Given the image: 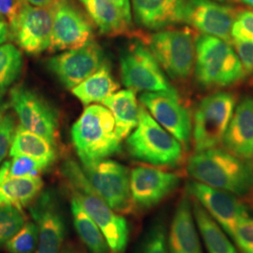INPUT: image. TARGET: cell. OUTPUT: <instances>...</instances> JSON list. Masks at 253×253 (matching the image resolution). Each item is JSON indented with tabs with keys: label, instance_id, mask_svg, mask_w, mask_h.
I'll return each mask as SVG.
<instances>
[{
	"label": "cell",
	"instance_id": "3957f363",
	"mask_svg": "<svg viewBox=\"0 0 253 253\" xmlns=\"http://www.w3.org/2000/svg\"><path fill=\"white\" fill-rule=\"evenodd\" d=\"M72 140L82 164L105 160L121 150L115 119L108 108L90 105L72 127Z\"/></svg>",
	"mask_w": 253,
	"mask_h": 253
},
{
	"label": "cell",
	"instance_id": "484cf974",
	"mask_svg": "<svg viewBox=\"0 0 253 253\" xmlns=\"http://www.w3.org/2000/svg\"><path fill=\"white\" fill-rule=\"evenodd\" d=\"M196 226L208 253H238L224 230L217 224L196 200H192Z\"/></svg>",
	"mask_w": 253,
	"mask_h": 253
},
{
	"label": "cell",
	"instance_id": "8fae6325",
	"mask_svg": "<svg viewBox=\"0 0 253 253\" xmlns=\"http://www.w3.org/2000/svg\"><path fill=\"white\" fill-rule=\"evenodd\" d=\"M140 101L152 118L171 133L184 149L190 147L192 119L176 92H144Z\"/></svg>",
	"mask_w": 253,
	"mask_h": 253
},
{
	"label": "cell",
	"instance_id": "7c38bea8",
	"mask_svg": "<svg viewBox=\"0 0 253 253\" xmlns=\"http://www.w3.org/2000/svg\"><path fill=\"white\" fill-rule=\"evenodd\" d=\"M187 193L196 200L231 237L237 224L251 216L247 206L235 195L224 190L194 180L187 184Z\"/></svg>",
	"mask_w": 253,
	"mask_h": 253
},
{
	"label": "cell",
	"instance_id": "44dd1931",
	"mask_svg": "<svg viewBox=\"0 0 253 253\" xmlns=\"http://www.w3.org/2000/svg\"><path fill=\"white\" fill-rule=\"evenodd\" d=\"M189 194L176 207L168 235L169 253H204Z\"/></svg>",
	"mask_w": 253,
	"mask_h": 253
},
{
	"label": "cell",
	"instance_id": "ab89813d",
	"mask_svg": "<svg viewBox=\"0 0 253 253\" xmlns=\"http://www.w3.org/2000/svg\"><path fill=\"white\" fill-rule=\"evenodd\" d=\"M10 30L6 21L0 16V45L9 40Z\"/></svg>",
	"mask_w": 253,
	"mask_h": 253
},
{
	"label": "cell",
	"instance_id": "f1b7e54d",
	"mask_svg": "<svg viewBox=\"0 0 253 253\" xmlns=\"http://www.w3.org/2000/svg\"><path fill=\"white\" fill-rule=\"evenodd\" d=\"M23 67V56L12 44L0 45V89L5 90L17 79Z\"/></svg>",
	"mask_w": 253,
	"mask_h": 253
},
{
	"label": "cell",
	"instance_id": "2e32d148",
	"mask_svg": "<svg viewBox=\"0 0 253 253\" xmlns=\"http://www.w3.org/2000/svg\"><path fill=\"white\" fill-rule=\"evenodd\" d=\"M180 176L150 166H137L129 174L134 208L150 209L168 197L180 184Z\"/></svg>",
	"mask_w": 253,
	"mask_h": 253
},
{
	"label": "cell",
	"instance_id": "4dcf8cb0",
	"mask_svg": "<svg viewBox=\"0 0 253 253\" xmlns=\"http://www.w3.org/2000/svg\"><path fill=\"white\" fill-rule=\"evenodd\" d=\"M26 223L20 209L0 207V246L6 244Z\"/></svg>",
	"mask_w": 253,
	"mask_h": 253
},
{
	"label": "cell",
	"instance_id": "277c9868",
	"mask_svg": "<svg viewBox=\"0 0 253 253\" xmlns=\"http://www.w3.org/2000/svg\"><path fill=\"white\" fill-rule=\"evenodd\" d=\"M194 73L200 85L208 89L231 86L246 76L231 43L208 35L195 40Z\"/></svg>",
	"mask_w": 253,
	"mask_h": 253
},
{
	"label": "cell",
	"instance_id": "f546056e",
	"mask_svg": "<svg viewBox=\"0 0 253 253\" xmlns=\"http://www.w3.org/2000/svg\"><path fill=\"white\" fill-rule=\"evenodd\" d=\"M39 242V229L36 223H25L6 243L9 253H33Z\"/></svg>",
	"mask_w": 253,
	"mask_h": 253
},
{
	"label": "cell",
	"instance_id": "74e56055",
	"mask_svg": "<svg viewBox=\"0 0 253 253\" xmlns=\"http://www.w3.org/2000/svg\"><path fill=\"white\" fill-rule=\"evenodd\" d=\"M22 4V0H0V16L7 20L9 28L14 25Z\"/></svg>",
	"mask_w": 253,
	"mask_h": 253
},
{
	"label": "cell",
	"instance_id": "4316f807",
	"mask_svg": "<svg viewBox=\"0 0 253 253\" xmlns=\"http://www.w3.org/2000/svg\"><path fill=\"white\" fill-rule=\"evenodd\" d=\"M118 87L108 65L103 64L96 73L73 88V94L84 105H88L92 102L103 101Z\"/></svg>",
	"mask_w": 253,
	"mask_h": 253
},
{
	"label": "cell",
	"instance_id": "836d02e7",
	"mask_svg": "<svg viewBox=\"0 0 253 253\" xmlns=\"http://www.w3.org/2000/svg\"><path fill=\"white\" fill-rule=\"evenodd\" d=\"M232 40L253 42V10H238L232 27Z\"/></svg>",
	"mask_w": 253,
	"mask_h": 253
},
{
	"label": "cell",
	"instance_id": "d590c367",
	"mask_svg": "<svg viewBox=\"0 0 253 253\" xmlns=\"http://www.w3.org/2000/svg\"><path fill=\"white\" fill-rule=\"evenodd\" d=\"M15 130V123L12 116L0 115V163L9 152Z\"/></svg>",
	"mask_w": 253,
	"mask_h": 253
},
{
	"label": "cell",
	"instance_id": "5bb4252c",
	"mask_svg": "<svg viewBox=\"0 0 253 253\" xmlns=\"http://www.w3.org/2000/svg\"><path fill=\"white\" fill-rule=\"evenodd\" d=\"M53 29L51 8H39L23 2L14 25L12 39L27 54H39L50 48Z\"/></svg>",
	"mask_w": 253,
	"mask_h": 253
},
{
	"label": "cell",
	"instance_id": "d4e9b609",
	"mask_svg": "<svg viewBox=\"0 0 253 253\" xmlns=\"http://www.w3.org/2000/svg\"><path fill=\"white\" fill-rule=\"evenodd\" d=\"M80 2L103 35L118 36L126 33L130 27L121 11L110 0H80Z\"/></svg>",
	"mask_w": 253,
	"mask_h": 253
},
{
	"label": "cell",
	"instance_id": "6da1fadb",
	"mask_svg": "<svg viewBox=\"0 0 253 253\" xmlns=\"http://www.w3.org/2000/svg\"><path fill=\"white\" fill-rule=\"evenodd\" d=\"M187 170L194 180L235 196H245L253 190V163L226 149L195 152L188 160Z\"/></svg>",
	"mask_w": 253,
	"mask_h": 253
},
{
	"label": "cell",
	"instance_id": "ee69618b",
	"mask_svg": "<svg viewBox=\"0 0 253 253\" xmlns=\"http://www.w3.org/2000/svg\"><path fill=\"white\" fill-rule=\"evenodd\" d=\"M239 1H241V2L245 3L246 5H249V6L253 8V0H239Z\"/></svg>",
	"mask_w": 253,
	"mask_h": 253
},
{
	"label": "cell",
	"instance_id": "60d3db41",
	"mask_svg": "<svg viewBox=\"0 0 253 253\" xmlns=\"http://www.w3.org/2000/svg\"><path fill=\"white\" fill-rule=\"evenodd\" d=\"M22 1L31 6L39 7V8H51L56 2V0H22Z\"/></svg>",
	"mask_w": 253,
	"mask_h": 253
},
{
	"label": "cell",
	"instance_id": "f6af8a7d",
	"mask_svg": "<svg viewBox=\"0 0 253 253\" xmlns=\"http://www.w3.org/2000/svg\"><path fill=\"white\" fill-rule=\"evenodd\" d=\"M3 93H4V90H2V89H0V103H1V99H2V95H3ZM2 114V112L0 111V115Z\"/></svg>",
	"mask_w": 253,
	"mask_h": 253
},
{
	"label": "cell",
	"instance_id": "7bdbcfd3",
	"mask_svg": "<svg viewBox=\"0 0 253 253\" xmlns=\"http://www.w3.org/2000/svg\"><path fill=\"white\" fill-rule=\"evenodd\" d=\"M214 1H216V2H218V3H226V4H232V3H235L236 2L237 0H214Z\"/></svg>",
	"mask_w": 253,
	"mask_h": 253
},
{
	"label": "cell",
	"instance_id": "d6986e66",
	"mask_svg": "<svg viewBox=\"0 0 253 253\" xmlns=\"http://www.w3.org/2000/svg\"><path fill=\"white\" fill-rule=\"evenodd\" d=\"M187 0H131L136 23L148 30H163L184 22Z\"/></svg>",
	"mask_w": 253,
	"mask_h": 253
},
{
	"label": "cell",
	"instance_id": "e0dca14e",
	"mask_svg": "<svg viewBox=\"0 0 253 253\" xmlns=\"http://www.w3.org/2000/svg\"><path fill=\"white\" fill-rule=\"evenodd\" d=\"M238 9L214 0H187L184 22L204 35L232 42V27Z\"/></svg>",
	"mask_w": 253,
	"mask_h": 253
},
{
	"label": "cell",
	"instance_id": "52a82bcc",
	"mask_svg": "<svg viewBox=\"0 0 253 253\" xmlns=\"http://www.w3.org/2000/svg\"><path fill=\"white\" fill-rule=\"evenodd\" d=\"M148 49L173 80H187L194 69L195 40L189 28L163 29L149 37Z\"/></svg>",
	"mask_w": 253,
	"mask_h": 253
},
{
	"label": "cell",
	"instance_id": "83f0119b",
	"mask_svg": "<svg viewBox=\"0 0 253 253\" xmlns=\"http://www.w3.org/2000/svg\"><path fill=\"white\" fill-rule=\"evenodd\" d=\"M73 225L82 242L90 253H111L107 241L99 226L82 208L76 199L72 197Z\"/></svg>",
	"mask_w": 253,
	"mask_h": 253
},
{
	"label": "cell",
	"instance_id": "f35d334b",
	"mask_svg": "<svg viewBox=\"0 0 253 253\" xmlns=\"http://www.w3.org/2000/svg\"><path fill=\"white\" fill-rule=\"evenodd\" d=\"M110 1L121 11V13L127 21V23L131 24L130 0H110Z\"/></svg>",
	"mask_w": 253,
	"mask_h": 253
},
{
	"label": "cell",
	"instance_id": "d6a6232c",
	"mask_svg": "<svg viewBox=\"0 0 253 253\" xmlns=\"http://www.w3.org/2000/svg\"><path fill=\"white\" fill-rule=\"evenodd\" d=\"M140 253H169L166 230L163 223H156L149 229Z\"/></svg>",
	"mask_w": 253,
	"mask_h": 253
},
{
	"label": "cell",
	"instance_id": "9c48e42d",
	"mask_svg": "<svg viewBox=\"0 0 253 253\" xmlns=\"http://www.w3.org/2000/svg\"><path fill=\"white\" fill-rule=\"evenodd\" d=\"M83 171L91 186L110 208L120 214H128L134 208L126 166L111 160H101L83 165Z\"/></svg>",
	"mask_w": 253,
	"mask_h": 253
},
{
	"label": "cell",
	"instance_id": "603a6c76",
	"mask_svg": "<svg viewBox=\"0 0 253 253\" xmlns=\"http://www.w3.org/2000/svg\"><path fill=\"white\" fill-rule=\"evenodd\" d=\"M102 103L112 113L118 135L123 140L129 135L139 122L140 106L136 99V91L120 90L109 96Z\"/></svg>",
	"mask_w": 253,
	"mask_h": 253
},
{
	"label": "cell",
	"instance_id": "9a60e30c",
	"mask_svg": "<svg viewBox=\"0 0 253 253\" xmlns=\"http://www.w3.org/2000/svg\"><path fill=\"white\" fill-rule=\"evenodd\" d=\"M51 9L52 51L74 50L90 42L93 39L90 23L70 0H56Z\"/></svg>",
	"mask_w": 253,
	"mask_h": 253
},
{
	"label": "cell",
	"instance_id": "30bf717a",
	"mask_svg": "<svg viewBox=\"0 0 253 253\" xmlns=\"http://www.w3.org/2000/svg\"><path fill=\"white\" fill-rule=\"evenodd\" d=\"M10 104L18 116L21 126L56 146L58 116L47 100L34 91L16 86L10 90Z\"/></svg>",
	"mask_w": 253,
	"mask_h": 253
},
{
	"label": "cell",
	"instance_id": "b9f144b4",
	"mask_svg": "<svg viewBox=\"0 0 253 253\" xmlns=\"http://www.w3.org/2000/svg\"><path fill=\"white\" fill-rule=\"evenodd\" d=\"M60 253H77L76 251H74L73 249H71V248H66V249H64L62 250Z\"/></svg>",
	"mask_w": 253,
	"mask_h": 253
},
{
	"label": "cell",
	"instance_id": "e575fe53",
	"mask_svg": "<svg viewBox=\"0 0 253 253\" xmlns=\"http://www.w3.org/2000/svg\"><path fill=\"white\" fill-rule=\"evenodd\" d=\"M232 238L242 253H253V217H245L237 226Z\"/></svg>",
	"mask_w": 253,
	"mask_h": 253
},
{
	"label": "cell",
	"instance_id": "ffe728a7",
	"mask_svg": "<svg viewBox=\"0 0 253 253\" xmlns=\"http://www.w3.org/2000/svg\"><path fill=\"white\" fill-rule=\"evenodd\" d=\"M222 144L227 151L246 161L253 158V98L246 97L235 108Z\"/></svg>",
	"mask_w": 253,
	"mask_h": 253
},
{
	"label": "cell",
	"instance_id": "8d00e7d4",
	"mask_svg": "<svg viewBox=\"0 0 253 253\" xmlns=\"http://www.w3.org/2000/svg\"><path fill=\"white\" fill-rule=\"evenodd\" d=\"M231 43L234 45L246 74H253V42L232 40Z\"/></svg>",
	"mask_w": 253,
	"mask_h": 253
},
{
	"label": "cell",
	"instance_id": "4fadbf2b",
	"mask_svg": "<svg viewBox=\"0 0 253 253\" xmlns=\"http://www.w3.org/2000/svg\"><path fill=\"white\" fill-rule=\"evenodd\" d=\"M103 62L104 54L101 47L91 41L78 49L51 57L46 65L65 87L73 89L96 73Z\"/></svg>",
	"mask_w": 253,
	"mask_h": 253
},
{
	"label": "cell",
	"instance_id": "ba28073f",
	"mask_svg": "<svg viewBox=\"0 0 253 253\" xmlns=\"http://www.w3.org/2000/svg\"><path fill=\"white\" fill-rule=\"evenodd\" d=\"M123 84L129 89L145 92H176L148 47L135 41L120 54Z\"/></svg>",
	"mask_w": 253,
	"mask_h": 253
},
{
	"label": "cell",
	"instance_id": "5b68a950",
	"mask_svg": "<svg viewBox=\"0 0 253 253\" xmlns=\"http://www.w3.org/2000/svg\"><path fill=\"white\" fill-rule=\"evenodd\" d=\"M126 145L130 157L153 166L175 167L183 160L184 147L143 105L138 125L126 137Z\"/></svg>",
	"mask_w": 253,
	"mask_h": 253
},
{
	"label": "cell",
	"instance_id": "cb8c5ba5",
	"mask_svg": "<svg viewBox=\"0 0 253 253\" xmlns=\"http://www.w3.org/2000/svg\"><path fill=\"white\" fill-rule=\"evenodd\" d=\"M55 147L42 136L35 134L20 125L14 130L9 156H27L51 166L57 157Z\"/></svg>",
	"mask_w": 253,
	"mask_h": 253
},
{
	"label": "cell",
	"instance_id": "8992f818",
	"mask_svg": "<svg viewBox=\"0 0 253 253\" xmlns=\"http://www.w3.org/2000/svg\"><path fill=\"white\" fill-rule=\"evenodd\" d=\"M236 98L233 93L218 91L201 100L192 120L195 152L217 147L222 143L233 117Z\"/></svg>",
	"mask_w": 253,
	"mask_h": 253
},
{
	"label": "cell",
	"instance_id": "ac0fdd59",
	"mask_svg": "<svg viewBox=\"0 0 253 253\" xmlns=\"http://www.w3.org/2000/svg\"><path fill=\"white\" fill-rule=\"evenodd\" d=\"M31 216L39 229L36 253H59L63 244L65 222L54 193L39 194L30 208Z\"/></svg>",
	"mask_w": 253,
	"mask_h": 253
},
{
	"label": "cell",
	"instance_id": "1f68e13d",
	"mask_svg": "<svg viewBox=\"0 0 253 253\" xmlns=\"http://www.w3.org/2000/svg\"><path fill=\"white\" fill-rule=\"evenodd\" d=\"M49 167L45 163L27 156H15L8 162V172L10 176L15 177L40 176Z\"/></svg>",
	"mask_w": 253,
	"mask_h": 253
},
{
	"label": "cell",
	"instance_id": "7402d4cb",
	"mask_svg": "<svg viewBox=\"0 0 253 253\" xmlns=\"http://www.w3.org/2000/svg\"><path fill=\"white\" fill-rule=\"evenodd\" d=\"M43 187L40 176L15 177L8 172V162L0 167V207L22 209L36 199Z\"/></svg>",
	"mask_w": 253,
	"mask_h": 253
},
{
	"label": "cell",
	"instance_id": "7a4b0ae2",
	"mask_svg": "<svg viewBox=\"0 0 253 253\" xmlns=\"http://www.w3.org/2000/svg\"><path fill=\"white\" fill-rule=\"evenodd\" d=\"M61 172L66 183L82 208L99 226L111 253H124L128 241L126 220L109 207L91 186L83 169L73 160L64 163Z\"/></svg>",
	"mask_w": 253,
	"mask_h": 253
}]
</instances>
